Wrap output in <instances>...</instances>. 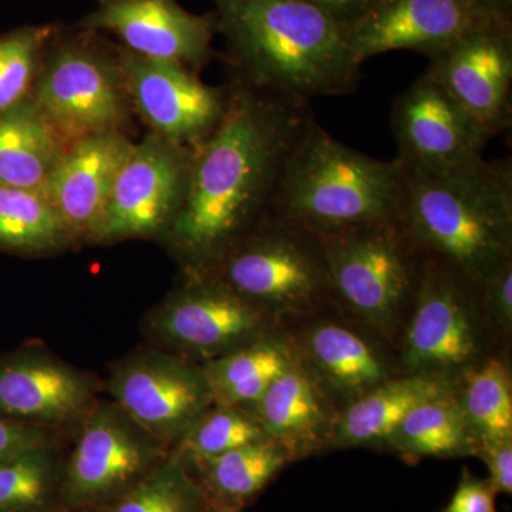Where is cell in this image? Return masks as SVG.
Returning a JSON list of instances; mask_svg holds the SVG:
<instances>
[{"mask_svg":"<svg viewBox=\"0 0 512 512\" xmlns=\"http://www.w3.org/2000/svg\"><path fill=\"white\" fill-rule=\"evenodd\" d=\"M266 436L293 458L332 443L338 417L312 373L296 357L252 407Z\"/></svg>","mask_w":512,"mask_h":512,"instance_id":"20","label":"cell"},{"mask_svg":"<svg viewBox=\"0 0 512 512\" xmlns=\"http://www.w3.org/2000/svg\"><path fill=\"white\" fill-rule=\"evenodd\" d=\"M73 245L76 241L45 190L0 184V251L47 256Z\"/></svg>","mask_w":512,"mask_h":512,"instance_id":"25","label":"cell"},{"mask_svg":"<svg viewBox=\"0 0 512 512\" xmlns=\"http://www.w3.org/2000/svg\"><path fill=\"white\" fill-rule=\"evenodd\" d=\"M429 60L426 73L491 138L511 126L512 20L483 19Z\"/></svg>","mask_w":512,"mask_h":512,"instance_id":"15","label":"cell"},{"mask_svg":"<svg viewBox=\"0 0 512 512\" xmlns=\"http://www.w3.org/2000/svg\"><path fill=\"white\" fill-rule=\"evenodd\" d=\"M113 400L97 402L80 424L63 467L60 500L70 510L101 511L136 487L170 454Z\"/></svg>","mask_w":512,"mask_h":512,"instance_id":"8","label":"cell"},{"mask_svg":"<svg viewBox=\"0 0 512 512\" xmlns=\"http://www.w3.org/2000/svg\"><path fill=\"white\" fill-rule=\"evenodd\" d=\"M107 392L134 421L171 448L212 406L200 363L150 346L111 367Z\"/></svg>","mask_w":512,"mask_h":512,"instance_id":"10","label":"cell"},{"mask_svg":"<svg viewBox=\"0 0 512 512\" xmlns=\"http://www.w3.org/2000/svg\"><path fill=\"white\" fill-rule=\"evenodd\" d=\"M192 148L148 133L124 161L96 244L163 239L180 214L190 183Z\"/></svg>","mask_w":512,"mask_h":512,"instance_id":"11","label":"cell"},{"mask_svg":"<svg viewBox=\"0 0 512 512\" xmlns=\"http://www.w3.org/2000/svg\"><path fill=\"white\" fill-rule=\"evenodd\" d=\"M292 458L269 440L187 464L197 468V481L208 504L241 510Z\"/></svg>","mask_w":512,"mask_h":512,"instance_id":"24","label":"cell"},{"mask_svg":"<svg viewBox=\"0 0 512 512\" xmlns=\"http://www.w3.org/2000/svg\"><path fill=\"white\" fill-rule=\"evenodd\" d=\"M32 99L67 143L126 133L134 111L117 45L103 33L60 29L50 43Z\"/></svg>","mask_w":512,"mask_h":512,"instance_id":"5","label":"cell"},{"mask_svg":"<svg viewBox=\"0 0 512 512\" xmlns=\"http://www.w3.org/2000/svg\"><path fill=\"white\" fill-rule=\"evenodd\" d=\"M308 353L325 382L352 402L389 379L379 353L335 323H323L309 332Z\"/></svg>","mask_w":512,"mask_h":512,"instance_id":"26","label":"cell"},{"mask_svg":"<svg viewBox=\"0 0 512 512\" xmlns=\"http://www.w3.org/2000/svg\"><path fill=\"white\" fill-rule=\"evenodd\" d=\"M480 291L456 269L424 258L416 308L407 329L403 363L417 375L451 372L478 352L474 299Z\"/></svg>","mask_w":512,"mask_h":512,"instance_id":"14","label":"cell"},{"mask_svg":"<svg viewBox=\"0 0 512 512\" xmlns=\"http://www.w3.org/2000/svg\"><path fill=\"white\" fill-rule=\"evenodd\" d=\"M235 80L295 103L346 96L360 67L345 28L302 0H212Z\"/></svg>","mask_w":512,"mask_h":512,"instance_id":"2","label":"cell"},{"mask_svg":"<svg viewBox=\"0 0 512 512\" xmlns=\"http://www.w3.org/2000/svg\"><path fill=\"white\" fill-rule=\"evenodd\" d=\"M208 507L190 467L171 450L136 487L99 512H204Z\"/></svg>","mask_w":512,"mask_h":512,"instance_id":"28","label":"cell"},{"mask_svg":"<svg viewBox=\"0 0 512 512\" xmlns=\"http://www.w3.org/2000/svg\"><path fill=\"white\" fill-rule=\"evenodd\" d=\"M487 18L471 0H379L345 33L360 64L396 50L431 59Z\"/></svg>","mask_w":512,"mask_h":512,"instance_id":"18","label":"cell"},{"mask_svg":"<svg viewBox=\"0 0 512 512\" xmlns=\"http://www.w3.org/2000/svg\"><path fill=\"white\" fill-rule=\"evenodd\" d=\"M204 512H241V510H238V508L215 507V505H210Z\"/></svg>","mask_w":512,"mask_h":512,"instance_id":"39","label":"cell"},{"mask_svg":"<svg viewBox=\"0 0 512 512\" xmlns=\"http://www.w3.org/2000/svg\"><path fill=\"white\" fill-rule=\"evenodd\" d=\"M295 360L288 342L264 335L201 366L210 387L212 403L252 409Z\"/></svg>","mask_w":512,"mask_h":512,"instance_id":"23","label":"cell"},{"mask_svg":"<svg viewBox=\"0 0 512 512\" xmlns=\"http://www.w3.org/2000/svg\"><path fill=\"white\" fill-rule=\"evenodd\" d=\"M476 457L488 468L487 480L497 493H512V439L478 444Z\"/></svg>","mask_w":512,"mask_h":512,"instance_id":"35","label":"cell"},{"mask_svg":"<svg viewBox=\"0 0 512 512\" xmlns=\"http://www.w3.org/2000/svg\"><path fill=\"white\" fill-rule=\"evenodd\" d=\"M507 366L490 359L466 377L458 404L478 444L512 439V389Z\"/></svg>","mask_w":512,"mask_h":512,"instance_id":"29","label":"cell"},{"mask_svg":"<svg viewBox=\"0 0 512 512\" xmlns=\"http://www.w3.org/2000/svg\"><path fill=\"white\" fill-rule=\"evenodd\" d=\"M480 292L484 295L488 313L504 330L512 323V259L504 262L485 282Z\"/></svg>","mask_w":512,"mask_h":512,"instance_id":"34","label":"cell"},{"mask_svg":"<svg viewBox=\"0 0 512 512\" xmlns=\"http://www.w3.org/2000/svg\"><path fill=\"white\" fill-rule=\"evenodd\" d=\"M387 443L413 460L476 456L478 448V440L468 427L458 400L450 393L414 407Z\"/></svg>","mask_w":512,"mask_h":512,"instance_id":"27","label":"cell"},{"mask_svg":"<svg viewBox=\"0 0 512 512\" xmlns=\"http://www.w3.org/2000/svg\"><path fill=\"white\" fill-rule=\"evenodd\" d=\"M269 440L254 410L212 404L173 450L194 463Z\"/></svg>","mask_w":512,"mask_h":512,"instance_id":"32","label":"cell"},{"mask_svg":"<svg viewBox=\"0 0 512 512\" xmlns=\"http://www.w3.org/2000/svg\"><path fill=\"white\" fill-rule=\"evenodd\" d=\"M197 274L218 279L272 316L312 311L332 295L319 235L274 214Z\"/></svg>","mask_w":512,"mask_h":512,"instance_id":"6","label":"cell"},{"mask_svg":"<svg viewBox=\"0 0 512 512\" xmlns=\"http://www.w3.org/2000/svg\"><path fill=\"white\" fill-rule=\"evenodd\" d=\"M392 127L399 158L414 173L440 174L484 157L490 134L429 74L396 100Z\"/></svg>","mask_w":512,"mask_h":512,"instance_id":"13","label":"cell"},{"mask_svg":"<svg viewBox=\"0 0 512 512\" xmlns=\"http://www.w3.org/2000/svg\"><path fill=\"white\" fill-rule=\"evenodd\" d=\"M312 120L309 104L229 84L224 119L194 148L183 207L161 239L187 274L207 268L272 214L286 160Z\"/></svg>","mask_w":512,"mask_h":512,"instance_id":"1","label":"cell"},{"mask_svg":"<svg viewBox=\"0 0 512 512\" xmlns=\"http://www.w3.org/2000/svg\"><path fill=\"white\" fill-rule=\"evenodd\" d=\"M99 383L40 346L0 357V416L45 430L82 424Z\"/></svg>","mask_w":512,"mask_h":512,"instance_id":"16","label":"cell"},{"mask_svg":"<svg viewBox=\"0 0 512 512\" xmlns=\"http://www.w3.org/2000/svg\"><path fill=\"white\" fill-rule=\"evenodd\" d=\"M319 238L332 295L372 325H392L416 292L424 265V256L399 221Z\"/></svg>","mask_w":512,"mask_h":512,"instance_id":"7","label":"cell"},{"mask_svg":"<svg viewBox=\"0 0 512 512\" xmlns=\"http://www.w3.org/2000/svg\"><path fill=\"white\" fill-rule=\"evenodd\" d=\"M77 28L111 33L140 56L200 70L210 62L217 33L214 13L195 15L177 0H93Z\"/></svg>","mask_w":512,"mask_h":512,"instance_id":"17","label":"cell"},{"mask_svg":"<svg viewBox=\"0 0 512 512\" xmlns=\"http://www.w3.org/2000/svg\"><path fill=\"white\" fill-rule=\"evenodd\" d=\"M134 141L126 133L80 138L67 147L45 192L76 244H96L111 191Z\"/></svg>","mask_w":512,"mask_h":512,"instance_id":"19","label":"cell"},{"mask_svg":"<svg viewBox=\"0 0 512 512\" xmlns=\"http://www.w3.org/2000/svg\"><path fill=\"white\" fill-rule=\"evenodd\" d=\"M407 170L336 140L313 119L286 160L272 214L316 235L396 221Z\"/></svg>","mask_w":512,"mask_h":512,"instance_id":"4","label":"cell"},{"mask_svg":"<svg viewBox=\"0 0 512 512\" xmlns=\"http://www.w3.org/2000/svg\"><path fill=\"white\" fill-rule=\"evenodd\" d=\"M50 431L0 416V461L39 444L49 443Z\"/></svg>","mask_w":512,"mask_h":512,"instance_id":"36","label":"cell"},{"mask_svg":"<svg viewBox=\"0 0 512 512\" xmlns=\"http://www.w3.org/2000/svg\"><path fill=\"white\" fill-rule=\"evenodd\" d=\"M62 473L50 441L0 461V512L43 510L59 493Z\"/></svg>","mask_w":512,"mask_h":512,"instance_id":"30","label":"cell"},{"mask_svg":"<svg viewBox=\"0 0 512 512\" xmlns=\"http://www.w3.org/2000/svg\"><path fill=\"white\" fill-rule=\"evenodd\" d=\"M328 16L342 28H348L369 12L379 0H302Z\"/></svg>","mask_w":512,"mask_h":512,"instance_id":"37","label":"cell"},{"mask_svg":"<svg viewBox=\"0 0 512 512\" xmlns=\"http://www.w3.org/2000/svg\"><path fill=\"white\" fill-rule=\"evenodd\" d=\"M397 221L424 258L483 288L512 259L510 158L483 157L440 174L407 170Z\"/></svg>","mask_w":512,"mask_h":512,"instance_id":"3","label":"cell"},{"mask_svg":"<svg viewBox=\"0 0 512 512\" xmlns=\"http://www.w3.org/2000/svg\"><path fill=\"white\" fill-rule=\"evenodd\" d=\"M268 312L210 275L187 282L148 313L154 346L197 363L217 359L266 335Z\"/></svg>","mask_w":512,"mask_h":512,"instance_id":"9","label":"cell"},{"mask_svg":"<svg viewBox=\"0 0 512 512\" xmlns=\"http://www.w3.org/2000/svg\"><path fill=\"white\" fill-rule=\"evenodd\" d=\"M69 143L32 96L0 113V184L45 190Z\"/></svg>","mask_w":512,"mask_h":512,"instance_id":"21","label":"cell"},{"mask_svg":"<svg viewBox=\"0 0 512 512\" xmlns=\"http://www.w3.org/2000/svg\"><path fill=\"white\" fill-rule=\"evenodd\" d=\"M117 50L131 107L150 133L194 150L220 126L229 84L210 86L185 64Z\"/></svg>","mask_w":512,"mask_h":512,"instance_id":"12","label":"cell"},{"mask_svg":"<svg viewBox=\"0 0 512 512\" xmlns=\"http://www.w3.org/2000/svg\"><path fill=\"white\" fill-rule=\"evenodd\" d=\"M477 9L490 18L512 20V0H471Z\"/></svg>","mask_w":512,"mask_h":512,"instance_id":"38","label":"cell"},{"mask_svg":"<svg viewBox=\"0 0 512 512\" xmlns=\"http://www.w3.org/2000/svg\"><path fill=\"white\" fill-rule=\"evenodd\" d=\"M63 26H22L0 35V113L32 96L50 43Z\"/></svg>","mask_w":512,"mask_h":512,"instance_id":"31","label":"cell"},{"mask_svg":"<svg viewBox=\"0 0 512 512\" xmlns=\"http://www.w3.org/2000/svg\"><path fill=\"white\" fill-rule=\"evenodd\" d=\"M493 485L464 470L450 503L441 512H497Z\"/></svg>","mask_w":512,"mask_h":512,"instance_id":"33","label":"cell"},{"mask_svg":"<svg viewBox=\"0 0 512 512\" xmlns=\"http://www.w3.org/2000/svg\"><path fill=\"white\" fill-rule=\"evenodd\" d=\"M444 393H448L447 384L436 376L384 380L338 416L332 443L339 446L387 443L414 407Z\"/></svg>","mask_w":512,"mask_h":512,"instance_id":"22","label":"cell"}]
</instances>
